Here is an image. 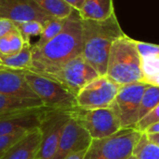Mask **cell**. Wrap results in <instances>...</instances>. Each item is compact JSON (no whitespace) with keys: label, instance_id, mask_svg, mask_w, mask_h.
Instances as JSON below:
<instances>
[{"label":"cell","instance_id":"3","mask_svg":"<svg viewBox=\"0 0 159 159\" xmlns=\"http://www.w3.org/2000/svg\"><path fill=\"white\" fill-rule=\"evenodd\" d=\"M106 76L120 85L142 83L141 58L136 47V40L125 34L111 45Z\"/></svg>","mask_w":159,"mask_h":159},{"label":"cell","instance_id":"36","mask_svg":"<svg viewBox=\"0 0 159 159\" xmlns=\"http://www.w3.org/2000/svg\"><path fill=\"white\" fill-rule=\"evenodd\" d=\"M0 65H1V64H0Z\"/></svg>","mask_w":159,"mask_h":159},{"label":"cell","instance_id":"25","mask_svg":"<svg viewBox=\"0 0 159 159\" xmlns=\"http://www.w3.org/2000/svg\"><path fill=\"white\" fill-rule=\"evenodd\" d=\"M141 58V70L144 78L159 74V55H149Z\"/></svg>","mask_w":159,"mask_h":159},{"label":"cell","instance_id":"9","mask_svg":"<svg viewBox=\"0 0 159 159\" xmlns=\"http://www.w3.org/2000/svg\"><path fill=\"white\" fill-rule=\"evenodd\" d=\"M69 117V111L51 109L46 112L39 126L41 142L37 159H52Z\"/></svg>","mask_w":159,"mask_h":159},{"label":"cell","instance_id":"24","mask_svg":"<svg viewBox=\"0 0 159 159\" xmlns=\"http://www.w3.org/2000/svg\"><path fill=\"white\" fill-rule=\"evenodd\" d=\"M16 29L21 34L25 42H30L32 37L40 36L44 25L37 21H29L25 23H14Z\"/></svg>","mask_w":159,"mask_h":159},{"label":"cell","instance_id":"31","mask_svg":"<svg viewBox=\"0 0 159 159\" xmlns=\"http://www.w3.org/2000/svg\"><path fill=\"white\" fill-rule=\"evenodd\" d=\"M64 1L68 4L71 8H73L76 11H79L84 6L85 0H64Z\"/></svg>","mask_w":159,"mask_h":159},{"label":"cell","instance_id":"16","mask_svg":"<svg viewBox=\"0 0 159 159\" xmlns=\"http://www.w3.org/2000/svg\"><path fill=\"white\" fill-rule=\"evenodd\" d=\"M78 13L84 21H105L115 13L113 0H85Z\"/></svg>","mask_w":159,"mask_h":159},{"label":"cell","instance_id":"10","mask_svg":"<svg viewBox=\"0 0 159 159\" xmlns=\"http://www.w3.org/2000/svg\"><path fill=\"white\" fill-rule=\"evenodd\" d=\"M149 85L135 83L122 85L112 104L116 110L121 128H134L139 122V111L143 92Z\"/></svg>","mask_w":159,"mask_h":159},{"label":"cell","instance_id":"34","mask_svg":"<svg viewBox=\"0 0 159 159\" xmlns=\"http://www.w3.org/2000/svg\"><path fill=\"white\" fill-rule=\"evenodd\" d=\"M147 137L152 142H153L159 146V134H151V135H147Z\"/></svg>","mask_w":159,"mask_h":159},{"label":"cell","instance_id":"26","mask_svg":"<svg viewBox=\"0 0 159 159\" xmlns=\"http://www.w3.org/2000/svg\"><path fill=\"white\" fill-rule=\"evenodd\" d=\"M156 123H159V104L154 109H152L150 112H148L145 116H143L137 123L135 129L142 134L151 125H152Z\"/></svg>","mask_w":159,"mask_h":159},{"label":"cell","instance_id":"8","mask_svg":"<svg viewBox=\"0 0 159 159\" xmlns=\"http://www.w3.org/2000/svg\"><path fill=\"white\" fill-rule=\"evenodd\" d=\"M121 86L106 75L98 76L75 96L76 107L83 110L110 108L112 106Z\"/></svg>","mask_w":159,"mask_h":159},{"label":"cell","instance_id":"32","mask_svg":"<svg viewBox=\"0 0 159 159\" xmlns=\"http://www.w3.org/2000/svg\"><path fill=\"white\" fill-rule=\"evenodd\" d=\"M87 150V149H86ZM86 150L84 151H81V152H75V153H72L66 157H65L64 159H84V156L85 154V152Z\"/></svg>","mask_w":159,"mask_h":159},{"label":"cell","instance_id":"18","mask_svg":"<svg viewBox=\"0 0 159 159\" xmlns=\"http://www.w3.org/2000/svg\"><path fill=\"white\" fill-rule=\"evenodd\" d=\"M44 106L40 99L21 98L0 94V113L35 109Z\"/></svg>","mask_w":159,"mask_h":159},{"label":"cell","instance_id":"22","mask_svg":"<svg viewBox=\"0 0 159 159\" xmlns=\"http://www.w3.org/2000/svg\"><path fill=\"white\" fill-rule=\"evenodd\" d=\"M66 20V19H53L44 25L43 31L39 36V40L34 45H32V47L34 49H39L50 40H52L53 38H55L63 29Z\"/></svg>","mask_w":159,"mask_h":159},{"label":"cell","instance_id":"33","mask_svg":"<svg viewBox=\"0 0 159 159\" xmlns=\"http://www.w3.org/2000/svg\"><path fill=\"white\" fill-rule=\"evenodd\" d=\"M144 133L147 134V135H151V134H159V123H156V124L151 125Z\"/></svg>","mask_w":159,"mask_h":159},{"label":"cell","instance_id":"13","mask_svg":"<svg viewBox=\"0 0 159 159\" xmlns=\"http://www.w3.org/2000/svg\"><path fill=\"white\" fill-rule=\"evenodd\" d=\"M92 138L88 132L70 116L63 129L52 159H64L72 153L84 151L89 147Z\"/></svg>","mask_w":159,"mask_h":159},{"label":"cell","instance_id":"7","mask_svg":"<svg viewBox=\"0 0 159 159\" xmlns=\"http://www.w3.org/2000/svg\"><path fill=\"white\" fill-rule=\"evenodd\" d=\"M23 72L27 84L44 106L63 111H69L76 107L75 96L52 79L31 70H23Z\"/></svg>","mask_w":159,"mask_h":159},{"label":"cell","instance_id":"28","mask_svg":"<svg viewBox=\"0 0 159 159\" xmlns=\"http://www.w3.org/2000/svg\"><path fill=\"white\" fill-rule=\"evenodd\" d=\"M136 47L140 57H145L149 55H159V45L136 40Z\"/></svg>","mask_w":159,"mask_h":159},{"label":"cell","instance_id":"2","mask_svg":"<svg viewBox=\"0 0 159 159\" xmlns=\"http://www.w3.org/2000/svg\"><path fill=\"white\" fill-rule=\"evenodd\" d=\"M124 35L115 13L100 22L82 20V55L99 76L106 75L112 43Z\"/></svg>","mask_w":159,"mask_h":159},{"label":"cell","instance_id":"1","mask_svg":"<svg viewBox=\"0 0 159 159\" xmlns=\"http://www.w3.org/2000/svg\"><path fill=\"white\" fill-rule=\"evenodd\" d=\"M82 53V19L75 11L66 18L63 29L55 38L39 49L32 47V66L29 70L40 73Z\"/></svg>","mask_w":159,"mask_h":159},{"label":"cell","instance_id":"20","mask_svg":"<svg viewBox=\"0 0 159 159\" xmlns=\"http://www.w3.org/2000/svg\"><path fill=\"white\" fill-rule=\"evenodd\" d=\"M25 40L18 30H14L0 39V57H6L19 52L24 47Z\"/></svg>","mask_w":159,"mask_h":159},{"label":"cell","instance_id":"35","mask_svg":"<svg viewBox=\"0 0 159 159\" xmlns=\"http://www.w3.org/2000/svg\"><path fill=\"white\" fill-rule=\"evenodd\" d=\"M128 159H136V158H135V157H134V156L132 155V156H130V157H129Z\"/></svg>","mask_w":159,"mask_h":159},{"label":"cell","instance_id":"15","mask_svg":"<svg viewBox=\"0 0 159 159\" xmlns=\"http://www.w3.org/2000/svg\"><path fill=\"white\" fill-rule=\"evenodd\" d=\"M40 142L41 135L38 127L26 132L6 151L0 159H37Z\"/></svg>","mask_w":159,"mask_h":159},{"label":"cell","instance_id":"27","mask_svg":"<svg viewBox=\"0 0 159 159\" xmlns=\"http://www.w3.org/2000/svg\"><path fill=\"white\" fill-rule=\"evenodd\" d=\"M36 129V128H35ZM26 132L28 131H22V132H16L11 135L0 137V158L3 156V154L6 152V151L13 144L15 143L20 138H22Z\"/></svg>","mask_w":159,"mask_h":159},{"label":"cell","instance_id":"19","mask_svg":"<svg viewBox=\"0 0 159 159\" xmlns=\"http://www.w3.org/2000/svg\"><path fill=\"white\" fill-rule=\"evenodd\" d=\"M47 14L56 19L68 18L75 10L64 0H33Z\"/></svg>","mask_w":159,"mask_h":159},{"label":"cell","instance_id":"12","mask_svg":"<svg viewBox=\"0 0 159 159\" xmlns=\"http://www.w3.org/2000/svg\"><path fill=\"white\" fill-rule=\"evenodd\" d=\"M0 19L13 23L37 21L44 25L56 18L43 11L33 0H0Z\"/></svg>","mask_w":159,"mask_h":159},{"label":"cell","instance_id":"21","mask_svg":"<svg viewBox=\"0 0 159 159\" xmlns=\"http://www.w3.org/2000/svg\"><path fill=\"white\" fill-rule=\"evenodd\" d=\"M132 155L136 159H159V146L152 142L145 133H142Z\"/></svg>","mask_w":159,"mask_h":159},{"label":"cell","instance_id":"30","mask_svg":"<svg viewBox=\"0 0 159 159\" xmlns=\"http://www.w3.org/2000/svg\"><path fill=\"white\" fill-rule=\"evenodd\" d=\"M142 84H146L151 85V86L159 87V74L154 75V76H152V77L143 78Z\"/></svg>","mask_w":159,"mask_h":159},{"label":"cell","instance_id":"29","mask_svg":"<svg viewBox=\"0 0 159 159\" xmlns=\"http://www.w3.org/2000/svg\"><path fill=\"white\" fill-rule=\"evenodd\" d=\"M14 30H16V26L13 22L8 19H0V39Z\"/></svg>","mask_w":159,"mask_h":159},{"label":"cell","instance_id":"4","mask_svg":"<svg viewBox=\"0 0 159 159\" xmlns=\"http://www.w3.org/2000/svg\"><path fill=\"white\" fill-rule=\"evenodd\" d=\"M140 137L134 128H122L111 136L92 139L84 159H128Z\"/></svg>","mask_w":159,"mask_h":159},{"label":"cell","instance_id":"5","mask_svg":"<svg viewBox=\"0 0 159 159\" xmlns=\"http://www.w3.org/2000/svg\"><path fill=\"white\" fill-rule=\"evenodd\" d=\"M37 74L52 79L74 96L92 80L99 76L84 60L83 55L77 56L60 66Z\"/></svg>","mask_w":159,"mask_h":159},{"label":"cell","instance_id":"14","mask_svg":"<svg viewBox=\"0 0 159 159\" xmlns=\"http://www.w3.org/2000/svg\"><path fill=\"white\" fill-rule=\"evenodd\" d=\"M0 94L21 98L39 99L27 84L22 69H12L1 65Z\"/></svg>","mask_w":159,"mask_h":159},{"label":"cell","instance_id":"6","mask_svg":"<svg viewBox=\"0 0 159 159\" xmlns=\"http://www.w3.org/2000/svg\"><path fill=\"white\" fill-rule=\"evenodd\" d=\"M69 114L88 132L92 139L111 136L122 129L118 113L113 106L97 110L75 107L69 110Z\"/></svg>","mask_w":159,"mask_h":159},{"label":"cell","instance_id":"17","mask_svg":"<svg viewBox=\"0 0 159 159\" xmlns=\"http://www.w3.org/2000/svg\"><path fill=\"white\" fill-rule=\"evenodd\" d=\"M0 64L9 68L29 70L32 66V44L25 42L22 50L10 56L0 57Z\"/></svg>","mask_w":159,"mask_h":159},{"label":"cell","instance_id":"23","mask_svg":"<svg viewBox=\"0 0 159 159\" xmlns=\"http://www.w3.org/2000/svg\"><path fill=\"white\" fill-rule=\"evenodd\" d=\"M159 104V87L149 85L143 92L139 111V121L154 109Z\"/></svg>","mask_w":159,"mask_h":159},{"label":"cell","instance_id":"11","mask_svg":"<svg viewBox=\"0 0 159 159\" xmlns=\"http://www.w3.org/2000/svg\"><path fill=\"white\" fill-rule=\"evenodd\" d=\"M49 110L51 109L42 106L35 109L0 113V137L38 128Z\"/></svg>","mask_w":159,"mask_h":159}]
</instances>
